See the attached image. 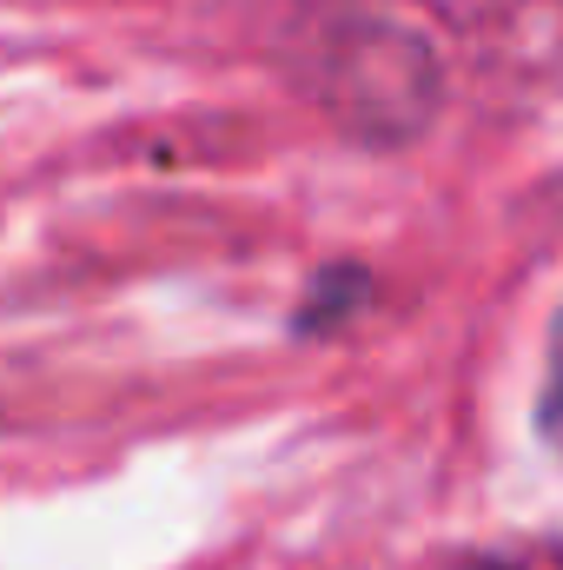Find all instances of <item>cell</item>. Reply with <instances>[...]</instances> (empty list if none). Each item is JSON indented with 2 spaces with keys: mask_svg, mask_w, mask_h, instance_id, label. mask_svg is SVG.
Returning <instances> with one entry per match:
<instances>
[{
  "mask_svg": "<svg viewBox=\"0 0 563 570\" xmlns=\"http://www.w3.org/2000/svg\"><path fill=\"white\" fill-rule=\"evenodd\" d=\"M372 298H378V273H372V266H358V259H325V266L305 279L298 305H292V332H298V338H338L352 318L372 312Z\"/></svg>",
  "mask_w": 563,
  "mask_h": 570,
  "instance_id": "6da1fadb",
  "label": "cell"
},
{
  "mask_svg": "<svg viewBox=\"0 0 563 570\" xmlns=\"http://www.w3.org/2000/svg\"><path fill=\"white\" fill-rule=\"evenodd\" d=\"M537 438L563 458V305L551 318V345H544V385H537Z\"/></svg>",
  "mask_w": 563,
  "mask_h": 570,
  "instance_id": "7a4b0ae2",
  "label": "cell"
}]
</instances>
